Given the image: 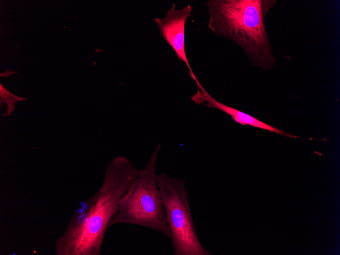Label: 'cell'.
<instances>
[{
    "mask_svg": "<svg viewBox=\"0 0 340 255\" xmlns=\"http://www.w3.org/2000/svg\"><path fill=\"white\" fill-rule=\"evenodd\" d=\"M161 145L120 201L109 223L130 224L151 229L171 239L172 233L156 180V163Z\"/></svg>",
    "mask_w": 340,
    "mask_h": 255,
    "instance_id": "obj_3",
    "label": "cell"
},
{
    "mask_svg": "<svg viewBox=\"0 0 340 255\" xmlns=\"http://www.w3.org/2000/svg\"><path fill=\"white\" fill-rule=\"evenodd\" d=\"M124 156L107 165L102 186L80 203L55 242L56 255H100L105 233L119 203L140 174Z\"/></svg>",
    "mask_w": 340,
    "mask_h": 255,
    "instance_id": "obj_1",
    "label": "cell"
},
{
    "mask_svg": "<svg viewBox=\"0 0 340 255\" xmlns=\"http://www.w3.org/2000/svg\"><path fill=\"white\" fill-rule=\"evenodd\" d=\"M192 9L187 5L180 10H176L175 4L172 5L164 17L154 19L160 30V36L163 38L175 51L180 61H183L189 70L191 78L195 81L194 75L186 56L185 48V25L190 17Z\"/></svg>",
    "mask_w": 340,
    "mask_h": 255,
    "instance_id": "obj_5",
    "label": "cell"
},
{
    "mask_svg": "<svg viewBox=\"0 0 340 255\" xmlns=\"http://www.w3.org/2000/svg\"><path fill=\"white\" fill-rule=\"evenodd\" d=\"M0 91L1 105H2L3 103H6L8 106L7 108V114H4L5 115L9 116L12 112L14 108L15 107L14 104L15 102L19 101H21L24 100H27L26 98H22L12 94L4 88L1 84H0Z\"/></svg>",
    "mask_w": 340,
    "mask_h": 255,
    "instance_id": "obj_7",
    "label": "cell"
},
{
    "mask_svg": "<svg viewBox=\"0 0 340 255\" xmlns=\"http://www.w3.org/2000/svg\"><path fill=\"white\" fill-rule=\"evenodd\" d=\"M196 85L197 92L190 99L196 104H203L209 107L221 110L231 116L235 122L243 125H248L290 137H298L286 133L284 131L267 124L249 115L217 101L208 94L200 82Z\"/></svg>",
    "mask_w": 340,
    "mask_h": 255,
    "instance_id": "obj_6",
    "label": "cell"
},
{
    "mask_svg": "<svg viewBox=\"0 0 340 255\" xmlns=\"http://www.w3.org/2000/svg\"><path fill=\"white\" fill-rule=\"evenodd\" d=\"M17 72L13 71V72H9V71L7 70L6 72L4 73H1V76H8L9 75L16 73Z\"/></svg>",
    "mask_w": 340,
    "mask_h": 255,
    "instance_id": "obj_8",
    "label": "cell"
},
{
    "mask_svg": "<svg viewBox=\"0 0 340 255\" xmlns=\"http://www.w3.org/2000/svg\"><path fill=\"white\" fill-rule=\"evenodd\" d=\"M275 0H209L208 28L238 45L256 67L268 71L276 60L264 19Z\"/></svg>",
    "mask_w": 340,
    "mask_h": 255,
    "instance_id": "obj_2",
    "label": "cell"
},
{
    "mask_svg": "<svg viewBox=\"0 0 340 255\" xmlns=\"http://www.w3.org/2000/svg\"><path fill=\"white\" fill-rule=\"evenodd\" d=\"M166 219L172 233L174 255H211L201 244L188 201L185 179H175L162 173L156 176Z\"/></svg>",
    "mask_w": 340,
    "mask_h": 255,
    "instance_id": "obj_4",
    "label": "cell"
}]
</instances>
